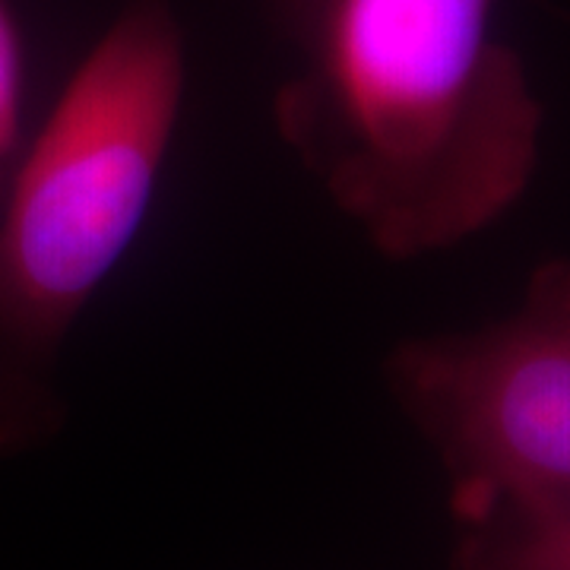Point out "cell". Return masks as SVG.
<instances>
[{
    "mask_svg": "<svg viewBox=\"0 0 570 570\" xmlns=\"http://www.w3.org/2000/svg\"><path fill=\"white\" fill-rule=\"evenodd\" d=\"M453 570H570V501L460 523Z\"/></svg>",
    "mask_w": 570,
    "mask_h": 570,
    "instance_id": "obj_4",
    "label": "cell"
},
{
    "mask_svg": "<svg viewBox=\"0 0 570 570\" xmlns=\"http://www.w3.org/2000/svg\"><path fill=\"white\" fill-rule=\"evenodd\" d=\"M387 384L448 475L456 527L570 501V257L535 266L508 317L403 343Z\"/></svg>",
    "mask_w": 570,
    "mask_h": 570,
    "instance_id": "obj_3",
    "label": "cell"
},
{
    "mask_svg": "<svg viewBox=\"0 0 570 570\" xmlns=\"http://www.w3.org/2000/svg\"><path fill=\"white\" fill-rule=\"evenodd\" d=\"M184 105L165 0L111 22L0 181V456L61 431L63 343L137 245Z\"/></svg>",
    "mask_w": 570,
    "mask_h": 570,
    "instance_id": "obj_2",
    "label": "cell"
},
{
    "mask_svg": "<svg viewBox=\"0 0 570 570\" xmlns=\"http://www.w3.org/2000/svg\"><path fill=\"white\" fill-rule=\"evenodd\" d=\"M491 17L494 0H330L273 102L285 146L384 257L460 245L530 190L546 111Z\"/></svg>",
    "mask_w": 570,
    "mask_h": 570,
    "instance_id": "obj_1",
    "label": "cell"
},
{
    "mask_svg": "<svg viewBox=\"0 0 570 570\" xmlns=\"http://www.w3.org/2000/svg\"><path fill=\"white\" fill-rule=\"evenodd\" d=\"M326 3L330 0H273V10L288 29V36L307 48V41L314 39V32L321 26Z\"/></svg>",
    "mask_w": 570,
    "mask_h": 570,
    "instance_id": "obj_6",
    "label": "cell"
},
{
    "mask_svg": "<svg viewBox=\"0 0 570 570\" xmlns=\"http://www.w3.org/2000/svg\"><path fill=\"white\" fill-rule=\"evenodd\" d=\"M22 118H26V51H22L17 20L0 0V181L26 142Z\"/></svg>",
    "mask_w": 570,
    "mask_h": 570,
    "instance_id": "obj_5",
    "label": "cell"
},
{
    "mask_svg": "<svg viewBox=\"0 0 570 570\" xmlns=\"http://www.w3.org/2000/svg\"><path fill=\"white\" fill-rule=\"evenodd\" d=\"M568 20H570V17H568Z\"/></svg>",
    "mask_w": 570,
    "mask_h": 570,
    "instance_id": "obj_7",
    "label": "cell"
}]
</instances>
